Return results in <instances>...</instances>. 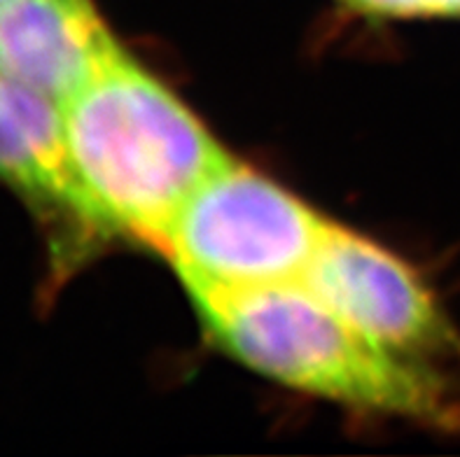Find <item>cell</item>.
<instances>
[{"label": "cell", "instance_id": "cell-1", "mask_svg": "<svg viewBox=\"0 0 460 457\" xmlns=\"http://www.w3.org/2000/svg\"><path fill=\"white\" fill-rule=\"evenodd\" d=\"M70 163L111 232L159 250L175 213L229 154L124 49L58 105Z\"/></svg>", "mask_w": 460, "mask_h": 457}, {"label": "cell", "instance_id": "cell-2", "mask_svg": "<svg viewBox=\"0 0 460 457\" xmlns=\"http://www.w3.org/2000/svg\"><path fill=\"white\" fill-rule=\"evenodd\" d=\"M213 341L264 376L367 411L451 427L458 401L432 365L391 353L306 285L187 287Z\"/></svg>", "mask_w": 460, "mask_h": 457}, {"label": "cell", "instance_id": "cell-3", "mask_svg": "<svg viewBox=\"0 0 460 457\" xmlns=\"http://www.w3.org/2000/svg\"><path fill=\"white\" fill-rule=\"evenodd\" d=\"M332 222L229 156L190 194L159 245L185 287L299 283Z\"/></svg>", "mask_w": 460, "mask_h": 457}, {"label": "cell", "instance_id": "cell-4", "mask_svg": "<svg viewBox=\"0 0 460 457\" xmlns=\"http://www.w3.org/2000/svg\"><path fill=\"white\" fill-rule=\"evenodd\" d=\"M302 283L391 353L426 365L458 353V334L414 268L358 233L332 224Z\"/></svg>", "mask_w": 460, "mask_h": 457}, {"label": "cell", "instance_id": "cell-5", "mask_svg": "<svg viewBox=\"0 0 460 457\" xmlns=\"http://www.w3.org/2000/svg\"><path fill=\"white\" fill-rule=\"evenodd\" d=\"M0 180L52 229L66 232V250L111 233L70 163L58 103L5 75H0Z\"/></svg>", "mask_w": 460, "mask_h": 457}, {"label": "cell", "instance_id": "cell-6", "mask_svg": "<svg viewBox=\"0 0 460 457\" xmlns=\"http://www.w3.org/2000/svg\"><path fill=\"white\" fill-rule=\"evenodd\" d=\"M119 49L89 0L0 5V75L58 105Z\"/></svg>", "mask_w": 460, "mask_h": 457}, {"label": "cell", "instance_id": "cell-7", "mask_svg": "<svg viewBox=\"0 0 460 457\" xmlns=\"http://www.w3.org/2000/svg\"><path fill=\"white\" fill-rule=\"evenodd\" d=\"M3 3H5V0H0V5H3Z\"/></svg>", "mask_w": 460, "mask_h": 457}]
</instances>
